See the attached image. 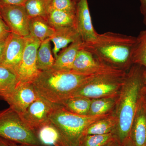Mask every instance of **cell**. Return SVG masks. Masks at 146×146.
Returning <instances> with one entry per match:
<instances>
[{"label": "cell", "instance_id": "5b68a950", "mask_svg": "<svg viewBox=\"0 0 146 146\" xmlns=\"http://www.w3.org/2000/svg\"><path fill=\"white\" fill-rule=\"evenodd\" d=\"M126 72L116 70L97 75L77 89L71 97L93 99L119 96Z\"/></svg>", "mask_w": 146, "mask_h": 146}, {"label": "cell", "instance_id": "ab89813d", "mask_svg": "<svg viewBox=\"0 0 146 146\" xmlns=\"http://www.w3.org/2000/svg\"><path fill=\"white\" fill-rule=\"evenodd\" d=\"M144 23L145 24V25L146 26V16H145L144 19Z\"/></svg>", "mask_w": 146, "mask_h": 146}, {"label": "cell", "instance_id": "9c48e42d", "mask_svg": "<svg viewBox=\"0 0 146 146\" xmlns=\"http://www.w3.org/2000/svg\"><path fill=\"white\" fill-rule=\"evenodd\" d=\"M0 13L11 33L23 37L29 35L30 18L24 6H1Z\"/></svg>", "mask_w": 146, "mask_h": 146}, {"label": "cell", "instance_id": "8fae6325", "mask_svg": "<svg viewBox=\"0 0 146 146\" xmlns=\"http://www.w3.org/2000/svg\"><path fill=\"white\" fill-rule=\"evenodd\" d=\"M25 43V37L11 33L7 38L0 66L7 68L16 75Z\"/></svg>", "mask_w": 146, "mask_h": 146}, {"label": "cell", "instance_id": "7a4b0ae2", "mask_svg": "<svg viewBox=\"0 0 146 146\" xmlns=\"http://www.w3.org/2000/svg\"><path fill=\"white\" fill-rule=\"evenodd\" d=\"M136 39L134 36L109 32L98 34L93 41L83 42L81 48L105 65L127 72L133 64L132 54Z\"/></svg>", "mask_w": 146, "mask_h": 146}, {"label": "cell", "instance_id": "d4e9b609", "mask_svg": "<svg viewBox=\"0 0 146 146\" xmlns=\"http://www.w3.org/2000/svg\"><path fill=\"white\" fill-rule=\"evenodd\" d=\"M50 0H28L24 6L29 18L42 17L46 19Z\"/></svg>", "mask_w": 146, "mask_h": 146}, {"label": "cell", "instance_id": "5bb4252c", "mask_svg": "<svg viewBox=\"0 0 146 146\" xmlns=\"http://www.w3.org/2000/svg\"><path fill=\"white\" fill-rule=\"evenodd\" d=\"M129 138L135 146H146V101L144 91L132 122Z\"/></svg>", "mask_w": 146, "mask_h": 146}, {"label": "cell", "instance_id": "f546056e", "mask_svg": "<svg viewBox=\"0 0 146 146\" xmlns=\"http://www.w3.org/2000/svg\"><path fill=\"white\" fill-rule=\"evenodd\" d=\"M28 0H0V6L7 5L24 6Z\"/></svg>", "mask_w": 146, "mask_h": 146}, {"label": "cell", "instance_id": "d6a6232c", "mask_svg": "<svg viewBox=\"0 0 146 146\" xmlns=\"http://www.w3.org/2000/svg\"><path fill=\"white\" fill-rule=\"evenodd\" d=\"M104 146H122V145L115 138L113 141Z\"/></svg>", "mask_w": 146, "mask_h": 146}, {"label": "cell", "instance_id": "60d3db41", "mask_svg": "<svg viewBox=\"0 0 146 146\" xmlns=\"http://www.w3.org/2000/svg\"><path fill=\"white\" fill-rule=\"evenodd\" d=\"M79 0H73V1H74V2H75L76 3L78 2V1Z\"/></svg>", "mask_w": 146, "mask_h": 146}, {"label": "cell", "instance_id": "8992f818", "mask_svg": "<svg viewBox=\"0 0 146 146\" xmlns=\"http://www.w3.org/2000/svg\"><path fill=\"white\" fill-rule=\"evenodd\" d=\"M0 137L18 144L42 146L20 114L10 107L0 111Z\"/></svg>", "mask_w": 146, "mask_h": 146}, {"label": "cell", "instance_id": "d590c367", "mask_svg": "<svg viewBox=\"0 0 146 146\" xmlns=\"http://www.w3.org/2000/svg\"><path fill=\"white\" fill-rule=\"evenodd\" d=\"M0 146H8L3 138L0 137Z\"/></svg>", "mask_w": 146, "mask_h": 146}, {"label": "cell", "instance_id": "2e32d148", "mask_svg": "<svg viewBox=\"0 0 146 146\" xmlns=\"http://www.w3.org/2000/svg\"><path fill=\"white\" fill-rule=\"evenodd\" d=\"M80 36L76 27H67L55 29L54 33L50 38L54 44L52 51L55 58L60 49L68 46Z\"/></svg>", "mask_w": 146, "mask_h": 146}, {"label": "cell", "instance_id": "9a60e30c", "mask_svg": "<svg viewBox=\"0 0 146 146\" xmlns=\"http://www.w3.org/2000/svg\"><path fill=\"white\" fill-rule=\"evenodd\" d=\"M82 43L80 36L68 46L63 48L55 58L52 69L62 72H71L76 56L81 48Z\"/></svg>", "mask_w": 146, "mask_h": 146}, {"label": "cell", "instance_id": "ffe728a7", "mask_svg": "<svg viewBox=\"0 0 146 146\" xmlns=\"http://www.w3.org/2000/svg\"><path fill=\"white\" fill-rule=\"evenodd\" d=\"M50 38L41 42L36 54V67L40 72L52 69L55 58L52 54Z\"/></svg>", "mask_w": 146, "mask_h": 146}, {"label": "cell", "instance_id": "44dd1931", "mask_svg": "<svg viewBox=\"0 0 146 146\" xmlns=\"http://www.w3.org/2000/svg\"><path fill=\"white\" fill-rule=\"evenodd\" d=\"M116 117L113 112L110 115L94 122L84 131L83 136L102 135L113 132L116 127Z\"/></svg>", "mask_w": 146, "mask_h": 146}, {"label": "cell", "instance_id": "4fadbf2b", "mask_svg": "<svg viewBox=\"0 0 146 146\" xmlns=\"http://www.w3.org/2000/svg\"><path fill=\"white\" fill-rule=\"evenodd\" d=\"M77 29L83 42L93 41L98 33L93 24L87 0H79L76 5Z\"/></svg>", "mask_w": 146, "mask_h": 146}, {"label": "cell", "instance_id": "6da1fadb", "mask_svg": "<svg viewBox=\"0 0 146 146\" xmlns=\"http://www.w3.org/2000/svg\"><path fill=\"white\" fill-rule=\"evenodd\" d=\"M144 70L143 66L133 64L127 72L113 112L117 123L112 133L121 145L129 138L132 122L143 92Z\"/></svg>", "mask_w": 146, "mask_h": 146}, {"label": "cell", "instance_id": "83f0119b", "mask_svg": "<svg viewBox=\"0 0 146 146\" xmlns=\"http://www.w3.org/2000/svg\"><path fill=\"white\" fill-rule=\"evenodd\" d=\"M76 3L73 0H50L49 10L55 9L76 13Z\"/></svg>", "mask_w": 146, "mask_h": 146}, {"label": "cell", "instance_id": "3957f363", "mask_svg": "<svg viewBox=\"0 0 146 146\" xmlns=\"http://www.w3.org/2000/svg\"><path fill=\"white\" fill-rule=\"evenodd\" d=\"M97 75L82 74L51 69L41 72L32 83L40 97L53 104L60 105Z\"/></svg>", "mask_w": 146, "mask_h": 146}, {"label": "cell", "instance_id": "4316f807", "mask_svg": "<svg viewBox=\"0 0 146 146\" xmlns=\"http://www.w3.org/2000/svg\"><path fill=\"white\" fill-rule=\"evenodd\" d=\"M115 138L112 132L102 135H85L81 138L79 146H104Z\"/></svg>", "mask_w": 146, "mask_h": 146}, {"label": "cell", "instance_id": "ba28073f", "mask_svg": "<svg viewBox=\"0 0 146 146\" xmlns=\"http://www.w3.org/2000/svg\"><path fill=\"white\" fill-rule=\"evenodd\" d=\"M55 106L40 97L20 115L25 124L35 133L49 123L50 115Z\"/></svg>", "mask_w": 146, "mask_h": 146}, {"label": "cell", "instance_id": "277c9868", "mask_svg": "<svg viewBox=\"0 0 146 146\" xmlns=\"http://www.w3.org/2000/svg\"><path fill=\"white\" fill-rule=\"evenodd\" d=\"M111 113L98 116H82L68 112L60 105L56 104L49 120L59 135L58 146H79L86 127Z\"/></svg>", "mask_w": 146, "mask_h": 146}, {"label": "cell", "instance_id": "603a6c76", "mask_svg": "<svg viewBox=\"0 0 146 146\" xmlns=\"http://www.w3.org/2000/svg\"><path fill=\"white\" fill-rule=\"evenodd\" d=\"M17 84L16 76L7 68L0 66V99L5 101Z\"/></svg>", "mask_w": 146, "mask_h": 146}, {"label": "cell", "instance_id": "30bf717a", "mask_svg": "<svg viewBox=\"0 0 146 146\" xmlns=\"http://www.w3.org/2000/svg\"><path fill=\"white\" fill-rule=\"evenodd\" d=\"M116 70L105 65L91 53L81 48L73 64L71 72L86 75H96L110 72Z\"/></svg>", "mask_w": 146, "mask_h": 146}, {"label": "cell", "instance_id": "1f68e13d", "mask_svg": "<svg viewBox=\"0 0 146 146\" xmlns=\"http://www.w3.org/2000/svg\"><path fill=\"white\" fill-rule=\"evenodd\" d=\"M141 2L140 10L141 13L145 16H146V0H140Z\"/></svg>", "mask_w": 146, "mask_h": 146}, {"label": "cell", "instance_id": "f1b7e54d", "mask_svg": "<svg viewBox=\"0 0 146 146\" xmlns=\"http://www.w3.org/2000/svg\"><path fill=\"white\" fill-rule=\"evenodd\" d=\"M11 33L10 29L3 20L0 13V41L7 39Z\"/></svg>", "mask_w": 146, "mask_h": 146}, {"label": "cell", "instance_id": "8d00e7d4", "mask_svg": "<svg viewBox=\"0 0 146 146\" xmlns=\"http://www.w3.org/2000/svg\"><path fill=\"white\" fill-rule=\"evenodd\" d=\"M143 77L145 88L146 90V70H144L143 72Z\"/></svg>", "mask_w": 146, "mask_h": 146}, {"label": "cell", "instance_id": "e0dca14e", "mask_svg": "<svg viewBox=\"0 0 146 146\" xmlns=\"http://www.w3.org/2000/svg\"><path fill=\"white\" fill-rule=\"evenodd\" d=\"M46 19L49 24L54 29L67 27L77 28L76 13L64 11L50 9L47 14Z\"/></svg>", "mask_w": 146, "mask_h": 146}, {"label": "cell", "instance_id": "f35d334b", "mask_svg": "<svg viewBox=\"0 0 146 146\" xmlns=\"http://www.w3.org/2000/svg\"><path fill=\"white\" fill-rule=\"evenodd\" d=\"M144 95L146 101V90H145V88H144Z\"/></svg>", "mask_w": 146, "mask_h": 146}, {"label": "cell", "instance_id": "4dcf8cb0", "mask_svg": "<svg viewBox=\"0 0 146 146\" xmlns=\"http://www.w3.org/2000/svg\"><path fill=\"white\" fill-rule=\"evenodd\" d=\"M7 38L5 40L0 41V63L2 59L4 52L6 44L7 42Z\"/></svg>", "mask_w": 146, "mask_h": 146}, {"label": "cell", "instance_id": "7c38bea8", "mask_svg": "<svg viewBox=\"0 0 146 146\" xmlns=\"http://www.w3.org/2000/svg\"><path fill=\"white\" fill-rule=\"evenodd\" d=\"M40 97L32 83L21 84L16 85L5 101L9 107L21 114Z\"/></svg>", "mask_w": 146, "mask_h": 146}, {"label": "cell", "instance_id": "7402d4cb", "mask_svg": "<svg viewBox=\"0 0 146 146\" xmlns=\"http://www.w3.org/2000/svg\"><path fill=\"white\" fill-rule=\"evenodd\" d=\"M91 99L82 97H72L63 101L60 104L68 112L76 115L87 116Z\"/></svg>", "mask_w": 146, "mask_h": 146}, {"label": "cell", "instance_id": "52a82bcc", "mask_svg": "<svg viewBox=\"0 0 146 146\" xmlns=\"http://www.w3.org/2000/svg\"><path fill=\"white\" fill-rule=\"evenodd\" d=\"M26 43L16 76L17 84L33 83L41 72L36 67V54L41 42L30 36H25Z\"/></svg>", "mask_w": 146, "mask_h": 146}, {"label": "cell", "instance_id": "d6986e66", "mask_svg": "<svg viewBox=\"0 0 146 146\" xmlns=\"http://www.w3.org/2000/svg\"><path fill=\"white\" fill-rule=\"evenodd\" d=\"M118 96L91 99L87 116H101L112 113L115 109Z\"/></svg>", "mask_w": 146, "mask_h": 146}, {"label": "cell", "instance_id": "cb8c5ba5", "mask_svg": "<svg viewBox=\"0 0 146 146\" xmlns=\"http://www.w3.org/2000/svg\"><path fill=\"white\" fill-rule=\"evenodd\" d=\"M36 134L42 146H58L59 135L55 127L50 122L36 131Z\"/></svg>", "mask_w": 146, "mask_h": 146}, {"label": "cell", "instance_id": "836d02e7", "mask_svg": "<svg viewBox=\"0 0 146 146\" xmlns=\"http://www.w3.org/2000/svg\"><path fill=\"white\" fill-rule=\"evenodd\" d=\"M122 146H135L134 145V144L132 143V141L130 139V138H129L126 141H125L122 144Z\"/></svg>", "mask_w": 146, "mask_h": 146}, {"label": "cell", "instance_id": "e575fe53", "mask_svg": "<svg viewBox=\"0 0 146 146\" xmlns=\"http://www.w3.org/2000/svg\"><path fill=\"white\" fill-rule=\"evenodd\" d=\"M8 146H18V144L14 142L4 139Z\"/></svg>", "mask_w": 146, "mask_h": 146}, {"label": "cell", "instance_id": "ac0fdd59", "mask_svg": "<svg viewBox=\"0 0 146 146\" xmlns=\"http://www.w3.org/2000/svg\"><path fill=\"white\" fill-rule=\"evenodd\" d=\"M29 29V35L41 42L50 38L55 32L54 29L51 26L47 19L39 16L30 18Z\"/></svg>", "mask_w": 146, "mask_h": 146}, {"label": "cell", "instance_id": "74e56055", "mask_svg": "<svg viewBox=\"0 0 146 146\" xmlns=\"http://www.w3.org/2000/svg\"><path fill=\"white\" fill-rule=\"evenodd\" d=\"M18 146H35V145H25V144H18Z\"/></svg>", "mask_w": 146, "mask_h": 146}, {"label": "cell", "instance_id": "484cf974", "mask_svg": "<svg viewBox=\"0 0 146 146\" xmlns=\"http://www.w3.org/2000/svg\"><path fill=\"white\" fill-rule=\"evenodd\" d=\"M132 63L146 69V29L141 31L136 37L132 54Z\"/></svg>", "mask_w": 146, "mask_h": 146}]
</instances>
